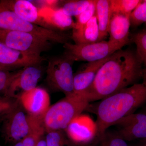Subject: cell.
I'll list each match as a JSON object with an SVG mask.
<instances>
[{
	"label": "cell",
	"instance_id": "cell-1",
	"mask_svg": "<svg viewBox=\"0 0 146 146\" xmlns=\"http://www.w3.org/2000/svg\"><path fill=\"white\" fill-rule=\"evenodd\" d=\"M142 66L136 52L119 50L102 65L91 86L80 95L89 102L104 99L143 78Z\"/></svg>",
	"mask_w": 146,
	"mask_h": 146
},
{
	"label": "cell",
	"instance_id": "cell-2",
	"mask_svg": "<svg viewBox=\"0 0 146 146\" xmlns=\"http://www.w3.org/2000/svg\"><path fill=\"white\" fill-rule=\"evenodd\" d=\"M146 104V80L102 100L95 108L98 138L120 119Z\"/></svg>",
	"mask_w": 146,
	"mask_h": 146
},
{
	"label": "cell",
	"instance_id": "cell-3",
	"mask_svg": "<svg viewBox=\"0 0 146 146\" xmlns=\"http://www.w3.org/2000/svg\"><path fill=\"white\" fill-rule=\"evenodd\" d=\"M89 103L85 97L74 93L50 106L43 119L46 132L65 130L75 118L87 109Z\"/></svg>",
	"mask_w": 146,
	"mask_h": 146
},
{
	"label": "cell",
	"instance_id": "cell-4",
	"mask_svg": "<svg viewBox=\"0 0 146 146\" xmlns=\"http://www.w3.org/2000/svg\"><path fill=\"white\" fill-rule=\"evenodd\" d=\"M0 30L23 32L31 33L50 42L64 44L68 38L65 35L29 23L20 18L0 1Z\"/></svg>",
	"mask_w": 146,
	"mask_h": 146
},
{
	"label": "cell",
	"instance_id": "cell-5",
	"mask_svg": "<svg viewBox=\"0 0 146 146\" xmlns=\"http://www.w3.org/2000/svg\"><path fill=\"white\" fill-rule=\"evenodd\" d=\"M123 47L109 40L82 44L66 42L63 45L65 49L64 56L73 62H94L109 57Z\"/></svg>",
	"mask_w": 146,
	"mask_h": 146
},
{
	"label": "cell",
	"instance_id": "cell-6",
	"mask_svg": "<svg viewBox=\"0 0 146 146\" xmlns=\"http://www.w3.org/2000/svg\"><path fill=\"white\" fill-rule=\"evenodd\" d=\"M0 42L21 52L42 57L41 53L49 49L50 41L31 33L0 30Z\"/></svg>",
	"mask_w": 146,
	"mask_h": 146
},
{
	"label": "cell",
	"instance_id": "cell-7",
	"mask_svg": "<svg viewBox=\"0 0 146 146\" xmlns=\"http://www.w3.org/2000/svg\"><path fill=\"white\" fill-rule=\"evenodd\" d=\"M73 63L64 56L50 59L47 66L46 81L51 89L63 92L65 96L74 94Z\"/></svg>",
	"mask_w": 146,
	"mask_h": 146
},
{
	"label": "cell",
	"instance_id": "cell-8",
	"mask_svg": "<svg viewBox=\"0 0 146 146\" xmlns=\"http://www.w3.org/2000/svg\"><path fill=\"white\" fill-rule=\"evenodd\" d=\"M4 117L3 125L4 136L7 142L13 144L28 135L43 119L35 117L25 113L18 102L16 107Z\"/></svg>",
	"mask_w": 146,
	"mask_h": 146
},
{
	"label": "cell",
	"instance_id": "cell-9",
	"mask_svg": "<svg viewBox=\"0 0 146 146\" xmlns=\"http://www.w3.org/2000/svg\"><path fill=\"white\" fill-rule=\"evenodd\" d=\"M42 74L39 65L25 67L18 71L4 96L17 100L23 93L36 88Z\"/></svg>",
	"mask_w": 146,
	"mask_h": 146
},
{
	"label": "cell",
	"instance_id": "cell-10",
	"mask_svg": "<svg viewBox=\"0 0 146 146\" xmlns=\"http://www.w3.org/2000/svg\"><path fill=\"white\" fill-rule=\"evenodd\" d=\"M17 101L29 115L36 118H43L50 106L49 94L41 87L25 92Z\"/></svg>",
	"mask_w": 146,
	"mask_h": 146
},
{
	"label": "cell",
	"instance_id": "cell-11",
	"mask_svg": "<svg viewBox=\"0 0 146 146\" xmlns=\"http://www.w3.org/2000/svg\"><path fill=\"white\" fill-rule=\"evenodd\" d=\"M64 130L68 138L76 143H88L98 138L96 123L88 115H79Z\"/></svg>",
	"mask_w": 146,
	"mask_h": 146
},
{
	"label": "cell",
	"instance_id": "cell-12",
	"mask_svg": "<svg viewBox=\"0 0 146 146\" xmlns=\"http://www.w3.org/2000/svg\"><path fill=\"white\" fill-rule=\"evenodd\" d=\"M113 125L117 126L118 135L125 141L146 139V115L133 113L118 120Z\"/></svg>",
	"mask_w": 146,
	"mask_h": 146
},
{
	"label": "cell",
	"instance_id": "cell-13",
	"mask_svg": "<svg viewBox=\"0 0 146 146\" xmlns=\"http://www.w3.org/2000/svg\"><path fill=\"white\" fill-rule=\"evenodd\" d=\"M45 60L43 57H37L18 51L0 42V64L13 68L39 65Z\"/></svg>",
	"mask_w": 146,
	"mask_h": 146
},
{
	"label": "cell",
	"instance_id": "cell-14",
	"mask_svg": "<svg viewBox=\"0 0 146 146\" xmlns=\"http://www.w3.org/2000/svg\"><path fill=\"white\" fill-rule=\"evenodd\" d=\"M11 10L29 23L52 30L39 16V10L30 1L27 0H2Z\"/></svg>",
	"mask_w": 146,
	"mask_h": 146
},
{
	"label": "cell",
	"instance_id": "cell-15",
	"mask_svg": "<svg viewBox=\"0 0 146 146\" xmlns=\"http://www.w3.org/2000/svg\"><path fill=\"white\" fill-rule=\"evenodd\" d=\"M104 59L88 62L82 68L81 70L74 75V93L81 95L91 86L94 82L100 68L110 57Z\"/></svg>",
	"mask_w": 146,
	"mask_h": 146
},
{
	"label": "cell",
	"instance_id": "cell-16",
	"mask_svg": "<svg viewBox=\"0 0 146 146\" xmlns=\"http://www.w3.org/2000/svg\"><path fill=\"white\" fill-rule=\"evenodd\" d=\"M129 16L112 14L108 27L109 41L124 46L128 44L130 22Z\"/></svg>",
	"mask_w": 146,
	"mask_h": 146
},
{
	"label": "cell",
	"instance_id": "cell-17",
	"mask_svg": "<svg viewBox=\"0 0 146 146\" xmlns=\"http://www.w3.org/2000/svg\"><path fill=\"white\" fill-rule=\"evenodd\" d=\"M39 16L50 27L61 30L74 29L75 23L71 16L66 15L61 8L58 9L46 7L39 10Z\"/></svg>",
	"mask_w": 146,
	"mask_h": 146
},
{
	"label": "cell",
	"instance_id": "cell-18",
	"mask_svg": "<svg viewBox=\"0 0 146 146\" xmlns=\"http://www.w3.org/2000/svg\"><path fill=\"white\" fill-rule=\"evenodd\" d=\"M72 37L77 44L100 42L99 30L96 13L81 28L73 30Z\"/></svg>",
	"mask_w": 146,
	"mask_h": 146
},
{
	"label": "cell",
	"instance_id": "cell-19",
	"mask_svg": "<svg viewBox=\"0 0 146 146\" xmlns=\"http://www.w3.org/2000/svg\"><path fill=\"white\" fill-rule=\"evenodd\" d=\"M96 15L99 30V41L108 34V27L112 16L110 0H95Z\"/></svg>",
	"mask_w": 146,
	"mask_h": 146
},
{
	"label": "cell",
	"instance_id": "cell-20",
	"mask_svg": "<svg viewBox=\"0 0 146 146\" xmlns=\"http://www.w3.org/2000/svg\"><path fill=\"white\" fill-rule=\"evenodd\" d=\"M46 132L43 120H41L32 129L28 135L21 141L14 144L13 146H35L43 138Z\"/></svg>",
	"mask_w": 146,
	"mask_h": 146
},
{
	"label": "cell",
	"instance_id": "cell-21",
	"mask_svg": "<svg viewBox=\"0 0 146 146\" xmlns=\"http://www.w3.org/2000/svg\"><path fill=\"white\" fill-rule=\"evenodd\" d=\"M112 14L130 16L141 2L139 0H110Z\"/></svg>",
	"mask_w": 146,
	"mask_h": 146
},
{
	"label": "cell",
	"instance_id": "cell-22",
	"mask_svg": "<svg viewBox=\"0 0 146 146\" xmlns=\"http://www.w3.org/2000/svg\"><path fill=\"white\" fill-rule=\"evenodd\" d=\"M91 2V0L69 1L65 3L61 9L66 15L77 17L88 8Z\"/></svg>",
	"mask_w": 146,
	"mask_h": 146
},
{
	"label": "cell",
	"instance_id": "cell-23",
	"mask_svg": "<svg viewBox=\"0 0 146 146\" xmlns=\"http://www.w3.org/2000/svg\"><path fill=\"white\" fill-rule=\"evenodd\" d=\"M136 45V53L142 65L145 66L143 75L146 73V29L135 34L132 37Z\"/></svg>",
	"mask_w": 146,
	"mask_h": 146
},
{
	"label": "cell",
	"instance_id": "cell-24",
	"mask_svg": "<svg viewBox=\"0 0 146 146\" xmlns=\"http://www.w3.org/2000/svg\"><path fill=\"white\" fill-rule=\"evenodd\" d=\"M98 138L100 142V146H128L125 140L119 136L117 132L107 130Z\"/></svg>",
	"mask_w": 146,
	"mask_h": 146
},
{
	"label": "cell",
	"instance_id": "cell-25",
	"mask_svg": "<svg viewBox=\"0 0 146 146\" xmlns=\"http://www.w3.org/2000/svg\"><path fill=\"white\" fill-rule=\"evenodd\" d=\"M130 25L133 27L139 26L143 23L146 24V2H141L132 11L129 16Z\"/></svg>",
	"mask_w": 146,
	"mask_h": 146
},
{
	"label": "cell",
	"instance_id": "cell-26",
	"mask_svg": "<svg viewBox=\"0 0 146 146\" xmlns=\"http://www.w3.org/2000/svg\"><path fill=\"white\" fill-rule=\"evenodd\" d=\"M47 146H68V141L63 130L47 132L46 138Z\"/></svg>",
	"mask_w": 146,
	"mask_h": 146
},
{
	"label": "cell",
	"instance_id": "cell-27",
	"mask_svg": "<svg viewBox=\"0 0 146 146\" xmlns=\"http://www.w3.org/2000/svg\"><path fill=\"white\" fill-rule=\"evenodd\" d=\"M96 13L95 0H91V3L86 10L79 16L77 17L75 26L73 30H77L81 28L88 23Z\"/></svg>",
	"mask_w": 146,
	"mask_h": 146
},
{
	"label": "cell",
	"instance_id": "cell-28",
	"mask_svg": "<svg viewBox=\"0 0 146 146\" xmlns=\"http://www.w3.org/2000/svg\"><path fill=\"white\" fill-rule=\"evenodd\" d=\"M9 71L0 70V94L5 95L11 83L18 73Z\"/></svg>",
	"mask_w": 146,
	"mask_h": 146
},
{
	"label": "cell",
	"instance_id": "cell-29",
	"mask_svg": "<svg viewBox=\"0 0 146 146\" xmlns=\"http://www.w3.org/2000/svg\"><path fill=\"white\" fill-rule=\"evenodd\" d=\"M18 102L11 98L3 96H0V117H4L13 110Z\"/></svg>",
	"mask_w": 146,
	"mask_h": 146
},
{
	"label": "cell",
	"instance_id": "cell-30",
	"mask_svg": "<svg viewBox=\"0 0 146 146\" xmlns=\"http://www.w3.org/2000/svg\"><path fill=\"white\" fill-rule=\"evenodd\" d=\"M13 69H14V68H11V67L0 64V70L9 71Z\"/></svg>",
	"mask_w": 146,
	"mask_h": 146
},
{
	"label": "cell",
	"instance_id": "cell-31",
	"mask_svg": "<svg viewBox=\"0 0 146 146\" xmlns=\"http://www.w3.org/2000/svg\"><path fill=\"white\" fill-rule=\"evenodd\" d=\"M35 146H47L46 143L45 138V139H43V138H42Z\"/></svg>",
	"mask_w": 146,
	"mask_h": 146
},
{
	"label": "cell",
	"instance_id": "cell-32",
	"mask_svg": "<svg viewBox=\"0 0 146 146\" xmlns=\"http://www.w3.org/2000/svg\"><path fill=\"white\" fill-rule=\"evenodd\" d=\"M45 3H46L48 5H52L56 4L58 2V1H44Z\"/></svg>",
	"mask_w": 146,
	"mask_h": 146
},
{
	"label": "cell",
	"instance_id": "cell-33",
	"mask_svg": "<svg viewBox=\"0 0 146 146\" xmlns=\"http://www.w3.org/2000/svg\"><path fill=\"white\" fill-rule=\"evenodd\" d=\"M135 146H146V142L141 141V143L136 145Z\"/></svg>",
	"mask_w": 146,
	"mask_h": 146
},
{
	"label": "cell",
	"instance_id": "cell-34",
	"mask_svg": "<svg viewBox=\"0 0 146 146\" xmlns=\"http://www.w3.org/2000/svg\"><path fill=\"white\" fill-rule=\"evenodd\" d=\"M141 113H143L146 115V104L144 106L142 110Z\"/></svg>",
	"mask_w": 146,
	"mask_h": 146
},
{
	"label": "cell",
	"instance_id": "cell-35",
	"mask_svg": "<svg viewBox=\"0 0 146 146\" xmlns=\"http://www.w3.org/2000/svg\"><path fill=\"white\" fill-rule=\"evenodd\" d=\"M141 141H145V142H146V139H144V140H140Z\"/></svg>",
	"mask_w": 146,
	"mask_h": 146
},
{
	"label": "cell",
	"instance_id": "cell-36",
	"mask_svg": "<svg viewBox=\"0 0 146 146\" xmlns=\"http://www.w3.org/2000/svg\"><path fill=\"white\" fill-rule=\"evenodd\" d=\"M145 2H146V0H145Z\"/></svg>",
	"mask_w": 146,
	"mask_h": 146
}]
</instances>
